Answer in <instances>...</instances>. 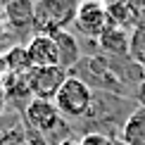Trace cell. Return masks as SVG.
Returning a JSON list of instances; mask_svg holds the SVG:
<instances>
[{
  "label": "cell",
  "mask_w": 145,
  "mask_h": 145,
  "mask_svg": "<svg viewBox=\"0 0 145 145\" xmlns=\"http://www.w3.org/2000/svg\"><path fill=\"white\" fill-rule=\"evenodd\" d=\"M78 5L67 0H38L33 5V29L40 36H52L57 31H67L74 24Z\"/></svg>",
  "instance_id": "6da1fadb"
},
{
  "label": "cell",
  "mask_w": 145,
  "mask_h": 145,
  "mask_svg": "<svg viewBox=\"0 0 145 145\" xmlns=\"http://www.w3.org/2000/svg\"><path fill=\"white\" fill-rule=\"evenodd\" d=\"M52 102H55L57 112L62 114V117L78 119V117H83V114L90 110V105H93V90H90V86L83 78L69 76L67 81L62 83V88L57 90V95H55Z\"/></svg>",
  "instance_id": "7a4b0ae2"
},
{
  "label": "cell",
  "mask_w": 145,
  "mask_h": 145,
  "mask_svg": "<svg viewBox=\"0 0 145 145\" xmlns=\"http://www.w3.org/2000/svg\"><path fill=\"white\" fill-rule=\"evenodd\" d=\"M31 95L38 100H55L57 90L62 88V83L69 78V71L62 67H33L26 74Z\"/></svg>",
  "instance_id": "3957f363"
},
{
  "label": "cell",
  "mask_w": 145,
  "mask_h": 145,
  "mask_svg": "<svg viewBox=\"0 0 145 145\" xmlns=\"http://www.w3.org/2000/svg\"><path fill=\"white\" fill-rule=\"evenodd\" d=\"M74 26L81 36L88 38H100L102 31L110 26V17H107V5L98 3V0H88L76 7Z\"/></svg>",
  "instance_id": "277c9868"
},
{
  "label": "cell",
  "mask_w": 145,
  "mask_h": 145,
  "mask_svg": "<svg viewBox=\"0 0 145 145\" xmlns=\"http://www.w3.org/2000/svg\"><path fill=\"white\" fill-rule=\"evenodd\" d=\"M24 119H26V124L31 126L36 133H50V131H55L59 121H62V114L57 112L55 102L52 100H38L33 98L31 102L26 105V110H24Z\"/></svg>",
  "instance_id": "5b68a950"
},
{
  "label": "cell",
  "mask_w": 145,
  "mask_h": 145,
  "mask_svg": "<svg viewBox=\"0 0 145 145\" xmlns=\"http://www.w3.org/2000/svg\"><path fill=\"white\" fill-rule=\"evenodd\" d=\"M26 50H29V59H31L33 67H59V52H57L52 36L33 33Z\"/></svg>",
  "instance_id": "8992f818"
},
{
  "label": "cell",
  "mask_w": 145,
  "mask_h": 145,
  "mask_svg": "<svg viewBox=\"0 0 145 145\" xmlns=\"http://www.w3.org/2000/svg\"><path fill=\"white\" fill-rule=\"evenodd\" d=\"M100 48L110 55H131V38L126 33V29H119V26H107L100 36Z\"/></svg>",
  "instance_id": "52a82bcc"
},
{
  "label": "cell",
  "mask_w": 145,
  "mask_h": 145,
  "mask_svg": "<svg viewBox=\"0 0 145 145\" xmlns=\"http://www.w3.org/2000/svg\"><path fill=\"white\" fill-rule=\"evenodd\" d=\"M52 40L57 45V52H59V67L62 69H69L81 59V48H78L74 33L69 31H57L52 33Z\"/></svg>",
  "instance_id": "ba28073f"
},
{
  "label": "cell",
  "mask_w": 145,
  "mask_h": 145,
  "mask_svg": "<svg viewBox=\"0 0 145 145\" xmlns=\"http://www.w3.org/2000/svg\"><path fill=\"white\" fill-rule=\"evenodd\" d=\"M121 140L126 145H145V110L138 107L129 114L121 129Z\"/></svg>",
  "instance_id": "9c48e42d"
},
{
  "label": "cell",
  "mask_w": 145,
  "mask_h": 145,
  "mask_svg": "<svg viewBox=\"0 0 145 145\" xmlns=\"http://www.w3.org/2000/svg\"><path fill=\"white\" fill-rule=\"evenodd\" d=\"M3 69L5 74H29L33 69V64L29 59L26 45H12L3 55Z\"/></svg>",
  "instance_id": "30bf717a"
},
{
  "label": "cell",
  "mask_w": 145,
  "mask_h": 145,
  "mask_svg": "<svg viewBox=\"0 0 145 145\" xmlns=\"http://www.w3.org/2000/svg\"><path fill=\"white\" fill-rule=\"evenodd\" d=\"M0 83H3V90H5V95H7V100H14V102L26 100V98L33 100L26 74H3V81Z\"/></svg>",
  "instance_id": "8fae6325"
},
{
  "label": "cell",
  "mask_w": 145,
  "mask_h": 145,
  "mask_svg": "<svg viewBox=\"0 0 145 145\" xmlns=\"http://www.w3.org/2000/svg\"><path fill=\"white\" fill-rule=\"evenodd\" d=\"M10 24L14 29H29L33 26V5L31 3H10L5 7Z\"/></svg>",
  "instance_id": "7c38bea8"
},
{
  "label": "cell",
  "mask_w": 145,
  "mask_h": 145,
  "mask_svg": "<svg viewBox=\"0 0 145 145\" xmlns=\"http://www.w3.org/2000/svg\"><path fill=\"white\" fill-rule=\"evenodd\" d=\"M78 145H114V140L107 138L105 133H86L78 140Z\"/></svg>",
  "instance_id": "4fadbf2b"
},
{
  "label": "cell",
  "mask_w": 145,
  "mask_h": 145,
  "mask_svg": "<svg viewBox=\"0 0 145 145\" xmlns=\"http://www.w3.org/2000/svg\"><path fill=\"white\" fill-rule=\"evenodd\" d=\"M24 131L22 129H12V131H7L3 138H0V145H24Z\"/></svg>",
  "instance_id": "5bb4252c"
},
{
  "label": "cell",
  "mask_w": 145,
  "mask_h": 145,
  "mask_svg": "<svg viewBox=\"0 0 145 145\" xmlns=\"http://www.w3.org/2000/svg\"><path fill=\"white\" fill-rule=\"evenodd\" d=\"M5 107H7V95H5V90H3V83H0V114L5 112Z\"/></svg>",
  "instance_id": "9a60e30c"
},
{
  "label": "cell",
  "mask_w": 145,
  "mask_h": 145,
  "mask_svg": "<svg viewBox=\"0 0 145 145\" xmlns=\"http://www.w3.org/2000/svg\"><path fill=\"white\" fill-rule=\"evenodd\" d=\"M138 100H140V107L145 110V81L138 86Z\"/></svg>",
  "instance_id": "2e32d148"
},
{
  "label": "cell",
  "mask_w": 145,
  "mask_h": 145,
  "mask_svg": "<svg viewBox=\"0 0 145 145\" xmlns=\"http://www.w3.org/2000/svg\"><path fill=\"white\" fill-rule=\"evenodd\" d=\"M57 145H78L76 140H71V138H64V140L62 143H57Z\"/></svg>",
  "instance_id": "e0dca14e"
},
{
  "label": "cell",
  "mask_w": 145,
  "mask_h": 145,
  "mask_svg": "<svg viewBox=\"0 0 145 145\" xmlns=\"http://www.w3.org/2000/svg\"><path fill=\"white\" fill-rule=\"evenodd\" d=\"M0 81H3V76H0Z\"/></svg>",
  "instance_id": "ac0fdd59"
}]
</instances>
